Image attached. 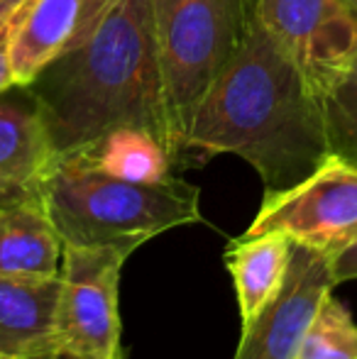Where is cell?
I'll use <instances>...</instances> for the list:
<instances>
[{"instance_id":"5bb4252c","label":"cell","mask_w":357,"mask_h":359,"mask_svg":"<svg viewBox=\"0 0 357 359\" xmlns=\"http://www.w3.org/2000/svg\"><path fill=\"white\" fill-rule=\"evenodd\" d=\"M72 154V151H69ZM90 166L110 176L140 184H154L172 176V151L162 137L142 128H118L93 144L76 149Z\"/></svg>"},{"instance_id":"ba28073f","label":"cell","mask_w":357,"mask_h":359,"mask_svg":"<svg viewBox=\"0 0 357 359\" xmlns=\"http://www.w3.org/2000/svg\"><path fill=\"white\" fill-rule=\"evenodd\" d=\"M335 286L333 257L294 245L284 284L267 306L243 325L235 359H294L321 303Z\"/></svg>"},{"instance_id":"5b68a950","label":"cell","mask_w":357,"mask_h":359,"mask_svg":"<svg viewBox=\"0 0 357 359\" xmlns=\"http://www.w3.org/2000/svg\"><path fill=\"white\" fill-rule=\"evenodd\" d=\"M264 232H281L333 259L343 255L357 242V169L328 154L299 184L264 194L245 235Z\"/></svg>"},{"instance_id":"e0dca14e","label":"cell","mask_w":357,"mask_h":359,"mask_svg":"<svg viewBox=\"0 0 357 359\" xmlns=\"http://www.w3.org/2000/svg\"><path fill=\"white\" fill-rule=\"evenodd\" d=\"M20 15V13H18ZM18 20V18H15ZM15 20L5 29H0V93L8 88H13V67H10V37H13Z\"/></svg>"},{"instance_id":"ac0fdd59","label":"cell","mask_w":357,"mask_h":359,"mask_svg":"<svg viewBox=\"0 0 357 359\" xmlns=\"http://www.w3.org/2000/svg\"><path fill=\"white\" fill-rule=\"evenodd\" d=\"M333 276L335 284L357 279V242L333 259Z\"/></svg>"},{"instance_id":"4fadbf2b","label":"cell","mask_w":357,"mask_h":359,"mask_svg":"<svg viewBox=\"0 0 357 359\" xmlns=\"http://www.w3.org/2000/svg\"><path fill=\"white\" fill-rule=\"evenodd\" d=\"M294 242L281 232L243 235L225 250V269L235 286L240 320L250 323L284 284Z\"/></svg>"},{"instance_id":"277c9868","label":"cell","mask_w":357,"mask_h":359,"mask_svg":"<svg viewBox=\"0 0 357 359\" xmlns=\"http://www.w3.org/2000/svg\"><path fill=\"white\" fill-rule=\"evenodd\" d=\"M250 0H152L174 164L194 113L245 29Z\"/></svg>"},{"instance_id":"7c38bea8","label":"cell","mask_w":357,"mask_h":359,"mask_svg":"<svg viewBox=\"0 0 357 359\" xmlns=\"http://www.w3.org/2000/svg\"><path fill=\"white\" fill-rule=\"evenodd\" d=\"M64 242L42 198L0 205V276H59Z\"/></svg>"},{"instance_id":"8fae6325","label":"cell","mask_w":357,"mask_h":359,"mask_svg":"<svg viewBox=\"0 0 357 359\" xmlns=\"http://www.w3.org/2000/svg\"><path fill=\"white\" fill-rule=\"evenodd\" d=\"M59 276H0V359H59Z\"/></svg>"},{"instance_id":"9c48e42d","label":"cell","mask_w":357,"mask_h":359,"mask_svg":"<svg viewBox=\"0 0 357 359\" xmlns=\"http://www.w3.org/2000/svg\"><path fill=\"white\" fill-rule=\"evenodd\" d=\"M113 5L115 0H29L10 37L15 86H29L54 59L86 42Z\"/></svg>"},{"instance_id":"6da1fadb","label":"cell","mask_w":357,"mask_h":359,"mask_svg":"<svg viewBox=\"0 0 357 359\" xmlns=\"http://www.w3.org/2000/svg\"><path fill=\"white\" fill-rule=\"evenodd\" d=\"M235 154L260 174L264 194L299 184L328 156L318 93L271 42L252 8L245 29L194 113L177 164Z\"/></svg>"},{"instance_id":"52a82bcc","label":"cell","mask_w":357,"mask_h":359,"mask_svg":"<svg viewBox=\"0 0 357 359\" xmlns=\"http://www.w3.org/2000/svg\"><path fill=\"white\" fill-rule=\"evenodd\" d=\"M250 8L318 95L357 57L355 0H250Z\"/></svg>"},{"instance_id":"8992f818","label":"cell","mask_w":357,"mask_h":359,"mask_svg":"<svg viewBox=\"0 0 357 359\" xmlns=\"http://www.w3.org/2000/svg\"><path fill=\"white\" fill-rule=\"evenodd\" d=\"M128 257L115 247L64 245L57 301V347L64 357L123 359L118 291Z\"/></svg>"},{"instance_id":"3957f363","label":"cell","mask_w":357,"mask_h":359,"mask_svg":"<svg viewBox=\"0 0 357 359\" xmlns=\"http://www.w3.org/2000/svg\"><path fill=\"white\" fill-rule=\"evenodd\" d=\"M39 198L64 245L115 247L125 255L167 230L203 222L198 186L174 174L154 184L125 181L76 151L54 159Z\"/></svg>"},{"instance_id":"d6986e66","label":"cell","mask_w":357,"mask_h":359,"mask_svg":"<svg viewBox=\"0 0 357 359\" xmlns=\"http://www.w3.org/2000/svg\"><path fill=\"white\" fill-rule=\"evenodd\" d=\"M29 0H0V29H5Z\"/></svg>"},{"instance_id":"30bf717a","label":"cell","mask_w":357,"mask_h":359,"mask_svg":"<svg viewBox=\"0 0 357 359\" xmlns=\"http://www.w3.org/2000/svg\"><path fill=\"white\" fill-rule=\"evenodd\" d=\"M52 147L37 103L27 88L13 86L0 93V205L39 198L52 169Z\"/></svg>"},{"instance_id":"ffe728a7","label":"cell","mask_w":357,"mask_h":359,"mask_svg":"<svg viewBox=\"0 0 357 359\" xmlns=\"http://www.w3.org/2000/svg\"><path fill=\"white\" fill-rule=\"evenodd\" d=\"M59 359H69V357H59Z\"/></svg>"},{"instance_id":"44dd1931","label":"cell","mask_w":357,"mask_h":359,"mask_svg":"<svg viewBox=\"0 0 357 359\" xmlns=\"http://www.w3.org/2000/svg\"><path fill=\"white\" fill-rule=\"evenodd\" d=\"M355 3H357V0H355Z\"/></svg>"},{"instance_id":"7a4b0ae2","label":"cell","mask_w":357,"mask_h":359,"mask_svg":"<svg viewBox=\"0 0 357 359\" xmlns=\"http://www.w3.org/2000/svg\"><path fill=\"white\" fill-rule=\"evenodd\" d=\"M22 88L37 103L57 156L118 128L149 130L172 151L152 0H115L86 42Z\"/></svg>"},{"instance_id":"2e32d148","label":"cell","mask_w":357,"mask_h":359,"mask_svg":"<svg viewBox=\"0 0 357 359\" xmlns=\"http://www.w3.org/2000/svg\"><path fill=\"white\" fill-rule=\"evenodd\" d=\"M294 359H357V323L333 293L321 303Z\"/></svg>"},{"instance_id":"9a60e30c","label":"cell","mask_w":357,"mask_h":359,"mask_svg":"<svg viewBox=\"0 0 357 359\" xmlns=\"http://www.w3.org/2000/svg\"><path fill=\"white\" fill-rule=\"evenodd\" d=\"M328 154L357 169V57L318 95Z\"/></svg>"}]
</instances>
